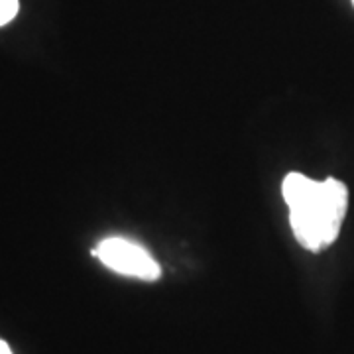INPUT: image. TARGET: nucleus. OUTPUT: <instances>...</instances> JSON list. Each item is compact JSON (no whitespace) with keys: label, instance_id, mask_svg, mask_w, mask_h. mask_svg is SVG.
I'll return each instance as SVG.
<instances>
[{"label":"nucleus","instance_id":"nucleus-1","mask_svg":"<svg viewBox=\"0 0 354 354\" xmlns=\"http://www.w3.org/2000/svg\"><path fill=\"white\" fill-rule=\"evenodd\" d=\"M281 195L290 209L295 241L311 252H319L337 241L348 207V189L339 179L315 181L304 174H288Z\"/></svg>","mask_w":354,"mask_h":354},{"label":"nucleus","instance_id":"nucleus-2","mask_svg":"<svg viewBox=\"0 0 354 354\" xmlns=\"http://www.w3.org/2000/svg\"><path fill=\"white\" fill-rule=\"evenodd\" d=\"M102 264L116 274L128 278H138L144 281H156L162 276V268L153 260V256L140 244L120 236L104 239L93 250Z\"/></svg>","mask_w":354,"mask_h":354},{"label":"nucleus","instance_id":"nucleus-3","mask_svg":"<svg viewBox=\"0 0 354 354\" xmlns=\"http://www.w3.org/2000/svg\"><path fill=\"white\" fill-rule=\"evenodd\" d=\"M18 0H0V26L8 24L18 14Z\"/></svg>","mask_w":354,"mask_h":354},{"label":"nucleus","instance_id":"nucleus-4","mask_svg":"<svg viewBox=\"0 0 354 354\" xmlns=\"http://www.w3.org/2000/svg\"><path fill=\"white\" fill-rule=\"evenodd\" d=\"M0 354H12V351H10V346L6 344V342L0 339Z\"/></svg>","mask_w":354,"mask_h":354},{"label":"nucleus","instance_id":"nucleus-5","mask_svg":"<svg viewBox=\"0 0 354 354\" xmlns=\"http://www.w3.org/2000/svg\"><path fill=\"white\" fill-rule=\"evenodd\" d=\"M353 2H354V0H353Z\"/></svg>","mask_w":354,"mask_h":354}]
</instances>
